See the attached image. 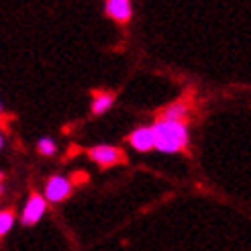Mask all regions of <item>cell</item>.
Listing matches in <instances>:
<instances>
[{"label":"cell","instance_id":"3","mask_svg":"<svg viewBox=\"0 0 251 251\" xmlns=\"http://www.w3.org/2000/svg\"><path fill=\"white\" fill-rule=\"evenodd\" d=\"M70 190H72V184L66 178H61V176H53V178L49 180L47 186H45V196H47L49 202H59V200L68 198Z\"/></svg>","mask_w":251,"mask_h":251},{"label":"cell","instance_id":"11","mask_svg":"<svg viewBox=\"0 0 251 251\" xmlns=\"http://www.w3.org/2000/svg\"><path fill=\"white\" fill-rule=\"evenodd\" d=\"M0 149H2V137H0Z\"/></svg>","mask_w":251,"mask_h":251},{"label":"cell","instance_id":"9","mask_svg":"<svg viewBox=\"0 0 251 251\" xmlns=\"http://www.w3.org/2000/svg\"><path fill=\"white\" fill-rule=\"evenodd\" d=\"M12 223H15V212L12 210H2L0 212V237L10 231Z\"/></svg>","mask_w":251,"mask_h":251},{"label":"cell","instance_id":"6","mask_svg":"<svg viewBox=\"0 0 251 251\" xmlns=\"http://www.w3.org/2000/svg\"><path fill=\"white\" fill-rule=\"evenodd\" d=\"M104 6H106V15L119 23H127L131 19L133 10H131V2H127V0H108Z\"/></svg>","mask_w":251,"mask_h":251},{"label":"cell","instance_id":"5","mask_svg":"<svg viewBox=\"0 0 251 251\" xmlns=\"http://www.w3.org/2000/svg\"><path fill=\"white\" fill-rule=\"evenodd\" d=\"M129 141L135 149H139V151H149L151 147H155V133H153V127H141L137 129L131 137Z\"/></svg>","mask_w":251,"mask_h":251},{"label":"cell","instance_id":"8","mask_svg":"<svg viewBox=\"0 0 251 251\" xmlns=\"http://www.w3.org/2000/svg\"><path fill=\"white\" fill-rule=\"evenodd\" d=\"M112 102H115V94L110 92H96L94 94V102H92V112L94 115H102V112H106Z\"/></svg>","mask_w":251,"mask_h":251},{"label":"cell","instance_id":"4","mask_svg":"<svg viewBox=\"0 0 251 251\" xmlns=\"http://www.w3.org/2000/svg\"><path fill=\"white\" fill-rule=\"evenodd\" d=\"M45 206H47L45 198H41L39 194H33L29 198L27 206H25V210H23V223L25 225H35L45 215Z\"/></svg>","mask_w":251,"mask_h":251},{"label":"cell","instance_id":"7","mask_svg":"<svg viewBox=\"0 0 251 251\" xmlns=\"http://www.w3.org/2000/svg\"><path fill=\"white\" fill-rule=\"evenodd\" d=\"M188 115V106L182 102H176L172 106H168L166 110H161L159 121H168V123H182Z\"/></svg>","mask_w":251,"mask_h":251},{"label":"cell","instance_id":"12","mask_svg":"<svg viewBox=\"0 0 251 251\" xmlns=\"http://www.w3.org/2000/svg\"><path fill=\"white\" fill-rule=\"evenodd\" d=\"M0 112H2V104H0Z\"/></svg>","mask_w":251,"mask_h":251},{"label":"cell","instance_id":"10","mask_svg":"<svg viewBox=\"0 0 251 251\" xmlns=\"http://www.w3.org/2000/svg\"><path fill=\"white\" fill-rule=\"evenodd\" d=\"M37 147H39V151L43 155H53L55 153V143L51 139H47V137H43V139L37 143Z\"/></svg>","mask_w":251,"mask_h":251},{"label":"cell","instance_id":"1","mask_svg":"<svg viewBox=\"0 0 251 251\" xmlns=\"http://www.w3.org/2000/svg\"><path fill=\"white\" fill-rule=\"evenodd\" d=\"M155 147L164 153H176L188 145V129L184 123H168L157 121L153 125Z\"/></svg>","mask_w":251,"mask_h":251},{"label":"cell","instance_id":"2","mask_svg":"<svg viewBox=\"0 0 251 251\" xmlns=\"http://www.w3.org/2000/svg\"><path fill=\"white\" fill-rule=\"evenodd\" d=\"M88 155H90L96 164L100 166H112V164H119V161H125V155L121 149L117 147H110V145H98V147H92L90 151H88Z\"/></svg>","mask_w":251,"mask_h":251}]
</instances>
